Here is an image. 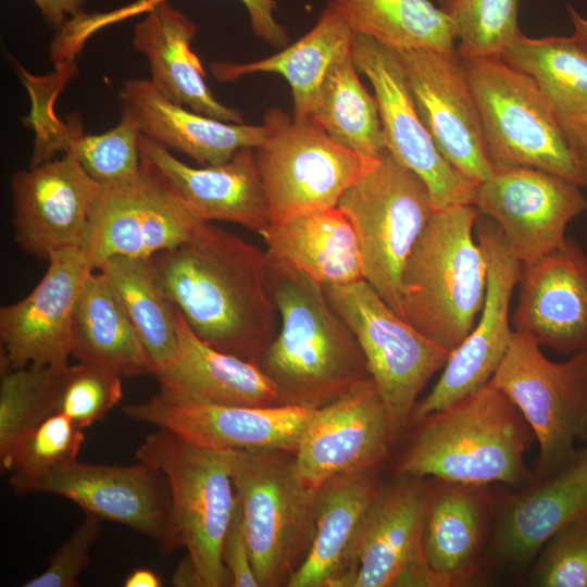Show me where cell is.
Segmentation results:
<instances>
[{
  "mask_svg": "<svg viewBox=\"0 0 587 587\" xmlns=\"http://www.w3.org/2000/svg\"><path fill=\"white\" fill-rule=\"evenodd\" d=\"M151 262L163 291L199 338L258 364L279 327L265 251L201 222Z\"/></svg>",
  "mask_w": 587,
  "mask_h": 587,
  "instance_id": "6da1fadb",
  "label": "cell"
},
{
  "mask_svg": "<svg viewBox=\"0 0 587 587\" xmlns=\"http://www.w3.org/2000/svg\"><path fill=\"white\" fill-rule=\"evenodd\" d=\"M268 285L279 327L258 364L282 405L320 409L370 378L354 334L322 284L268 258Z\"/></svg>",
  "mask_w": 587,
  "mask_h": 587,
  "instance_id": "7a4b0ae2",
  "label": "cell"
},
{
  "mask_svg": "<svg viewBox=\"0 0 587 587\" xmlns=\"http://www.w3.org/2000/svg\"><path fill=\"white\" fill-rule=\"evenodd\" d=\"M411 428L397 475L517 487L534 482L525 453L535 436L517 407L490 383Z\"/></svg>",
  "mask_w": 587,
  "mask_h": 587,
  "instance_id": "3957f363",
  "label": "cell"
},
{
  "mask_svg": "<svg viewBox=\"0 0 587 587\" xmlns=\"http://www.w3.org/2000/svg\"><path fill=\"white\" fill-rule=\"evenodd\" d=\"M479 215L474 204L435 210L402 273L404 320L450 352L474 328L485 301L486 261L473 233Z\"/></svg>",
  "mask_w": 587,
  "mask_h": 587,
  "instance_id": "277c9868",
  "label": "cell"
},
{
  "mask_svg": "<svg viewBox=\"0 0 587 587\" xmlns=\"http://www.w3.org/2000/svg\"><path fill=\"white\" fill-rule=\"evenodd\" d=\"M459 58L494 168L533 167L587 186V162L537 84L500 55Z\"/></svg>",
  "mask_w": 587,
  "mask_h": 587,
  "instance_id": "5b68a950",
  "label": "cell"
},
{
  "mask_svg": "<svg viewBox=\"0 0 587 587\" xmlns=\"http://www.w3.org/2000/svg\"><path fill=\"white\" fill-rule=\"evenodd\" d=\"M136 457L167 478L172 551L187 549L202 587L232 586L222 558L237 502L229 450L204 448L159 428L142 441Z\"/></svg>",
  "mask_w": 587,
  "mask_h": 587,
  "instance_id": "8992f818",
  "label": "cell"
},
{
  "mask_svg": "<svg viewBox=\"0 0 587 587\" xmlns=\"http://www.w3.org/2000/svg\"><path fill=\"white\" fill-rule=\"evenodd\" d=\"M229 466L260 587H287L313 544L316 490L290 452L229 450Z\"/></svg>",
  "mask_w": 587,
  "mask_h": 587,
  "instance_id": "52a82bcc",
  "label": "cell"
},
{
  "mask_svg": "<svg viewBox=\"0 0 587 587\" xmlns=\"http://www.w3.org/2000/svg\"><path fill=\"white\" fill-rule=\"evenodd\" d=\"M337 207L354 226L364 279L404 320V265L436 210L427 186L385 150L344 192Z\"/></svg>",
  "mask_w": 587,
  "mask_h": 587,
  "instance_id": "ba28073f",
  "label": "cell"
},
{
  "mask_svg": "<svg viewBox=\"0 0 587 587\" xmlns=\"http://www.w3.org/2000/svg\"><path fill=\"white\" fill-rule=\"evenodd\" d=\"M490 384L517 407L538 442L536 479L578 458L576 444L587 441V350L553 362L530 335L514 330Z\"/></svg>",
  "mask_w": 587,
  "mask_h": 587,
  "instance_id": "9c48e42d",
  "label": "cell"
},
{
  "mask_svg": "<svg viewBox=\"0 0 587 587\" xmlns=\"http://www.w3.org/2000/svg\"><path fill=\"white\" fill-rule=\"evenodd\" d=\"M263 124L266 136L254 148V159L270 224L337 207L375 159L347 149L308 118L297 120L279 108L268 109Z\"/></svg>",
  "mask_w": 587,
  "mask_h": 587,
  "instance_id": "30bf717a",
  "label": "cell"
},
{
  "mask_svg": "<svg viewBox=\"0 0 587 587\" xmlns=\"http://www.w3.org/2000/svg\"><path fill=\"white\" fill-rule=\"evenodd\" d=\"M325 292L362 349L397 441L411 428L420 394L451 352L397 314L365 279Z\"/></svg>",
  "mask_w": 587,
  "mask_h": 587,
  "instance_id": "8fae6325",
  "label": "cell"
},
{
  "mask_svg": "<svg viewBox=\"0 0 587 587\" xmlns=\"http://www.w3.org/2000/svg\"><path fill=\"white\" fill-rule=\"evenodd\" d=\"M398 476L364 512L333 587L429 586L422 552L427 480Z\"/></svg>",
  "mask_w": 587,
  "mask_h": 587,
  "instance_id": "7c38bea8",
  "label": "cell"
},
{
  "mask_svg": "<svg viewBox=\"0 0 587 587\" xmlns=\"http://www.w3.org/2000/svg\"><path fill=\"white\" fill-rule=\"evenodd\" d=\"M351 55L358 72L373 86L386 150L422 178L436 210L473 204L477 184L452 166L435 146L417 113L399 52L354 34Z\"/></svg>",
  "mask_w": 587,
  "mask_h": 587,
  "instance_id": "4fadbf2b",
  "label": "cell"
},
{
  "mask_svg": "<svg viewBox=\"0 0 587 587\" xmlns=\"http://www.w3.org/2000/svg\"><path fill=\"white\" fill-rule=\"evenodd\" d=\"M476 239L487 267L483 309L474 328L451 352L430 392L416 403L411 426L489 384L510 346L514 332L510 304L522 263L490 217L477 220Z\"/></svg>",
  "mask_w": 587,
  "mask_h": 587,
  "instance_id": "5bb4252c",
  "label": "cell"
},
{
  "mask_svg": "<svg viewBox=\"0 0 587 587\" xmlns=\"http://www.w3.org/2000/svg\"><path fill=\"white\" fill-rule=\"evenodd\" d=\"M473 204L498 224L522 264L560 247L570 222L587 211L579 185L533 167L496 168L477 184Z\"/></svg>",
  "mask_w": 587,
  "mask_h": 587,
  "instance_id": "9a60e30c",
  "label": "cell"
},
{
  "mask_svg": "<svg viewBox=\"0 0 587 587\" xmlns=\"http://www.w3.org/2000/svg\"><path fill=\"white\" fill-rule=\"evenodd\" d=\"M200 223L142 168L134 180L100 184L80 249L96 268L115 257L150 259Z\"/></svg>",
  "mask_w": 587,
  "mask_h": 587,
  "instance_id": "2e32d148",
  "label": "cell"
},
{
  "mask_svg": "<svg viewBox=\"0 0 587 587\" xmlns=\"http://www.w3.org/2000/svg\"><path fill=\"white\" fill-rule=\"evenodd\" d=\"M316 409L301 405L243 407L196 402L162 389L129 404V419L175 433L217 450H279L296 454Z\"/></svg>",
  "mask_w": 587,
  "mask_h": 587,
  "instance_id": "e0dca14e",
  "label": "cell"
},
{
  "mask_svg": "<svg viewBox=\"0 0 587 587\" xmlns=\"http://www.w3.org/2000/svg\"><path fill=\"white\" fill-rule=\"evenodd\" d=\"M95 270L80 248L55 251L32 292L0 309L1 371L68 364L74 308Z\"/></svg>",
  "mask_w": 587,
  "mask_h": 587,
  "instance_id": "ac0fdd59",
  "label": "cell"
},
{
  "mask_svg": "<svg viewBox=\"0 0 587 587\" xmlns=\"http://www.w3.org/2000/svg\"><path fill=\"white\" fill-rule=\"evenodd\" d=\"M395 442L386 407L370 377L314 411L295 454L296 470L316 490L336 475L378 470Z\"/></svg>",
  "mask_w": 587,
  "mask_h": 587,
  "instance_id": "d6986e66",
  "label": "cell"
},
{
  "mask_svg": "<svg viewBox=\"0 0 587 587\" xmlns=\"http://www.w3.org/2000/svg\"><path fill=\"white\" fill-rule=\"evenodd\" d=\"M398 52L417 113L439 152L473 183L489 178L495 168L478 105L458 52Z\"/></svg>",
  "mask_w": 587,
  "mask_h": 587,
  "instance_id": "ffe728a7",
  "label": "cell"
},
{
  "mask_svg": "<svg viewBox=\"0 0 587 587\" xmlns=\"http://www.w3.org/2000/svg\"><path fill=\"white\" fill-rule=\"evenodd\" d=\"M99 186L71 152L15 172L10 188L18 247L47 261L55 251L80 248Z\"/></svg>",
  "mask_w": 587,
  "mask_h": 587,
  "instance_id": "44dd1931",
  "label": "cell"
},
{
  "mask_svg": "<svg viewBox=\"0 0 587 587\" xmlns=\"http://www.w3.org/2000/svg\"><path fill=\"white\" fill-rule=\"evenodd\" d=\"M32 492L64 497L86 514L123 524L153 539L163 553H171V488L154 466L62 464L45 475Z\"/></svg>",
  "mask_w": 587,
  "mask_h": 587,
  "instance_id": "7402d4cb",
  "label": "cell"
},
{
  "mask_svg": "<svg viewBox=\"0 0 587 587\" xmlns=\"http://www.w3.org/2000/svg\"><path fill=\"white\" fill-rule=\"evenodd\" d=\"M139 150L143 171L200 222H230L258 234L270 225L254 148H241L227 162L202 167L185 164L141 135Z\"/></svg>",
  "mask_w": 587,
  "mask_h": 587,
  "instance_id": "603a6c76",
  "label": "cell"
},
{
  "mask_svg": "<svg viewBox=\"0 0 587 587\" xmlns=\"http://www.w3.org/2000/svg\"><path fill=\"white\" fill-rule=\"evenodd\" d=\"M513 328L562 354L587 350V252L573 238L522 264Z\"/></svg>",
  "mask_w": 587,
  "mask_h": 587,
  "instance_id": "cb8c5ba5",
  "label": "cell"
},
{
  "mask_svg": "<svg viewBox=\"0 0 587 587\" xmlns=\"http://www.w3.org/2000/svg\"><path fill=\"white\" fill-rule=\"evenodd\" d=\"M495 512L489 485L427 479L422 552L429 586H462L477 576Z\"/></svg>",
  "mask_w": 587,
  "mask_h": 587,
  "instance_id": "d4e9b609",
  "label": "cell"
},
{
  "mask_svg": "<svg viewBox=\"0 0 587 587\" xmlns=\"http://www.w3.org/2000/svg\"><path fill=\"white\" fill-rule=\"evenodd\" d=\"M495 513L492 557L513 570L528 565L563 527L587 515V459L511 495Z\"/></svg>",
  "mask_w": 587,
  "mask_h": 587,
  "instance_id": "484cf974",
  "label": "cell"
},
{
  "mask_svg": "<svg viewBox=\"0 0 587 587\" xmlns=\"http://www.w3.org/2000/svg\"><path fill=\"white\" fill-rule=\"evenodd\" d=\"M122 117L138 133L182 152L201 166L220 165L241 148H255L266 126L228 123L199 114L165 98L147 78H129L120 90Z\"/></svg>",
  "mask_w": 587,
  "mask_h": 587,
  "instance_id": "4316f807",
  "label": "cell"
},
{
  "mask_svg": "<svg viewBox=\"0 0 587 587\" xmlns=\"http://www.w3.org/2000/svg\"><path fill=\"white\" fill-rule=\"evenodd\" d=\"M177 346L173 360L154 377L160 389L191 401L225 405H282L271 378L255 362L208 345L177 309Z\"/></svg>",
  "mask_w": 587,
  "mask_h": 587,
  "instance_id": "83f0119b",
  "label": "cell"
},
{
  "mask_svg": "<svg viewBox=\"0 0 587 587\" xmlns=\"http://www.w3.org/2000/svg\"><path fill=\"white\" fill-rule=\"evenodd\" d=\"M134 28L133 47L146 55L151 83L168 100L215 120L243 124L240 111L221 103L190 45L197 25L168 1L150 8Z\"/></svg>",
  "mask_w": 587,
  "mask_h": 587,
  "instance_id": "f1b7e54d",
  "label": "cell"
},
{
  "mask_svg": "<svg viewBox=\"0 0 587 587\" xmlns=\"http://www.w3.org/2000/svg\"><path fill=\"white\" fill-rule=\"evenodd\" d=\"M260 235L270 259L307 274L324 287L364 279L354 226L338 207L270 224Z\"/></svg>",
  "mask_w": 587,
  "mask_h": 587,
  "instance_id": "f546056e",
  "label": "cell"
},
{
  "mask_svg": "<svg viewBox=\"0 0 587 587\" xmlns=\"http://www.w3.org/2000/svg\"><path fill=\"white\" fill-rule=\"evenodd\" d=\"M96 270L76 301L71 357L122 377L153 375L150 355L108 277Z\"/></svg>",
  "mask_w": 587,
  "mask_h": 587,
  "instance_id": "4dcf8cb0",
  "label": "cell"
},
{
  "mask_svg": "<svg viewBox=\"0 0 587 587\" xmlns=\"http://www.w3.org/2000/svg\"><path fill=\"white\" fill-rule=\"evenodd\" d=\"M377 470L336 475L315 492V536L287 587H333L358 525L379 489Z\"/></svg>",
  "mask_w": 587,
  "mask_h": 587,
  "instance_id": "1f68e13d",
  "label": "cell"
},
{
  "mask_svg": "<svg viewBox=\"0 0 587 587\" xmlns=\"http://www.w3.org/2000/svg\"><path fill=\"white\" fill-rule=\"evenodd\" d=\"M353 36L344 18L326 5L305 35L277 53L249 63L214 62L210 68L220 82H235L255 73L283 76L291 89L292 116L302 120L307 117L329 67L351 50Z\"/></svg>",
  "mask_w": 587,
  "mask_h": 587,
  "instance_id": "d6a6232c",
  "label": "cell"
},
{
  "mask_svg": "<svg viewBox=\"0 0 587 587\" xmlns=\"http://www.w3.org/2000/svg\"><path fill=\"white\" fill-rule=\"evenodd\" d=\"M30 117L37 136L29 166L62 151L75 154L86 173L99 184L126 183L142 174L140 134L126 118L122 117L102 134L88 135L84 134L78 117L64 124L46 107L35 109Z\"/></svg>",
  "mask_w": 587,
  "mask_h": 587,
  "instance_id": "836d02e7",
  "label": "cell"
},
{
  "mask_svg": "<svg viewBox=\"0 0 587 587\" xmlns=\"http://www.w3.org/2000/svg\"><path fill=\"white\" fill-rule=\"evenodd\" d=\"M354 34L397 51L457 53L449 16L429 0H327Z\"/></svg>",
  "mask_w": 587,
  "mask_h": 587,
  "instance_id": "e575fe53",
  "label": "cell"
},
{
  "mask_svg": "<svg viewBox=\"0 0 587 587\" xmlns=\"http://www.w3.org/2000/svg\"><path fill=\"white\" fill-rule=\"evenodd\" d=\"M305 118L363 157L376 158L386 150L376 98L361 83L351 50L329 67Z\"/></svg>",
  "mask_w": 587,
  "mask_h": 587,
  "instance_id": "d590c367",
  "label": "cell"
},
{
  "mask_svg": "<svg viewBox=\"0 0 587 587\" xmlns=\"http://www.w3.org/2000/svg\"><path fill=\"white\" fill-rule=\"evenodd\" d=\"M500 57L537 84L563 121L587 116V45L576 36L520 33Z\"/></svg>",
  "mask_w": 587,
  "mask_h": 587,
  "instance_id": "8d00e7d4",
  "label": "cell"
},
{
  "mask_svg": "<svg viewBox=\"0 0 587 587\" xmlns=\"http://www.w3.org/2000/svg\"><path fill=\"white\" fill-rule=\"evenodd\" d=\"M102 272L121 299L153 363V376L173 360L177 346V308L170 301L150 259L111 258Z\"/></svg>",
  "mask_w": 587,
  "mask_h": 587,
  "instance_id": "74e56055",
  "label": "cell"
},
{
  "mask_svg": "<svg viewBox=\"0 0 587 587\" xmlns=\"http://www.w3.org/2000/svg\"><path fill=\"white\" fill-rule=\"evenodd\" d=\"M65 365L1 371L0 464L12 472L27 436L58 412L61 378Z\"/></svg>",
  "mask_w": 587,
  "mask_h": 587,
  "instance_id": "f35d334b",
  "label": "cell"
},
{
  "mask_svg": "<svg viewBox=\"0 0 587 587\" xmlns=\"http://www.w3.org/2000/svg\"><path fill=\"white\" fill-rule=\"evenodd\" d=\"M460 39L458 55H500L521 33L519 0H439Z\"/></svg>",
  "mask_w": 587,
  "mask_h": 587,
  "instance_id": "ab89813d",
  "label": "cell"
},
{
  "mask_svg": "<svg viewBox=\"0 0 587 587\" xmlns=\"http://www.w3.org/2000/svg\"><path fill=\"white\" fill-rule=\"evenodd\" d=\"M83 430L61 412L43 420L18 450L10 476L13 490L22 496L32 494L33 487L50 471L77 460L85 441Z\"/></svg>",
  "mask_w": 587,
  "mask_h": 587,
  "instance_id": "60d3db41",
  "label": "cell"
},
{
  "mask_svg": "<svg viewBox=\"0 0 587 587\" xmlns=\"http://www.w3.org/2000/svg\"><path fill=\"white\" fill-rule=\"evenodd\" d=\"M122 376L107 369L78 362L64 367L58 412L80 428L102 420L123 397Z\"/></svg>",
  "mask_w": 587,
  "mask_h": 587,
  "instance_id": "b9f144b4",
  "label": "cell"
},
{
  "mask_svg": "<svg viewBox=\"0 0 587 587\" xmlns=\"http://www.w3.org/2000/svg\"><path fill=\"white\" fill-rule=\"evenodd\" d=\"M541 587H587V515L559 530L541 549L533 571Z\"/></svg>",
  "mask_w": 587,
  "mask_h": 587,
  "instance_id": "7bdbcfd3",
  "label": "cell"
},
{
  "mask_svg": "<svg viewBox=\"0 0 587 587\" xmlns=\"http://www.w3.org/2000/svg\"><path fill=\"white\" fill-rule=\"evenodd\" d=\"M101 520L85 514L84 521L51 555L48 567L23 587H73L90 562L89 551L101 533Z\"/></svg>",
  "mask_w": 587,
  "mask_h": 587,
  "instance_id": "ee69618b",
  "label": "cell"
},
{
  "mask_svg": "<svg viewBox=\"0 0 587 587\" xmlns=\"http://www.w3.org/2000/svg\"><path fill=\"white\" fill-rule=\"evenodd\" d=\"M167 0H137L130 4L107 12L105 17L110 24L123 21L130 16L146 13L159 2ZM246 7L250 25L254 35L274 48L283 49L289 43L286 28L274 17L277 8L275 0H240Z\"/></svg>",
  "mask_w": 587,
  "mask_h": 587,
  "instance_id": "f6af8a7d",
  "label": "cell"
},
{
  "mask_svg": "<svg viewBox=\"0 0 587 587\" xmlns=\"http://www.w3.org/2000/svg\"><path fill=\"white\" fill-rule=\"evenodd\" d=\"M222 558L229 573L233 587H260L252 565L238 498L232 522L223 541Z\"/></svg>",
  "mask_w": 587,
  "mask_h": 587,
  "instance_id": "bcb514c9",
  "label": "cell"
},
{
  "mask_svg": "<svg viewBox=\"0 0 587 587\" xmlns=\"http://www.w3.org/2000/svg\"><path fill=\"white\" fill-rule=\"evenodd\" d=\"M47 23L61 29L70 20L85 13L86 0H33Z\"/></svg>",
  "mask_w": 587,
  "mask_h": 587,
  "instance_id": "7dc6e473",
  "label": "cell"
},
{
  "mask_svg": "<svg viewBox=\"0 0 587 587\" xmlns=\"http://www.w3.org/2000/svg\"><path fill=\"white\" fill-rule=\"evenodd\" d=\"M171 583L175 587H202L197 569L188 554L177 564Z\"/></svg>",
  "mask_w": 587,
  "mask_h": 587,
  "instance_id": "c3c4849f",
  "label": "cell"
},
{
  "mask_svg": "<svg viewBox=\"0 0 587 587\" xmlns=\"http://www.w3.org/2000/svg\"><path fill=\"white\" fill-rule=\"evenodd\" d=\"M162 578L152 570L140 567L134 570L124 580L125 587H161Z\"/></svg>",
  "mask_w": 587,
  "mask_h": 587,
  "instance_id": "681fc988",
  "label": "cell"
},
{
  "mask_svg": "<svg viewBox=\"0 0 587 587\" xmlns=\"http://www.w3.org/2000/svg\"><path fill=\"white\" fill-rule=\"evenodd\" d=\"M567 132L587 162V126L576 121H564Z\"/></svg>",
  "mask_w": 587,
  "mask_h": 587,
  "instance_id": "f907efd6",
  "label": "cell"
},
{
  "mask_svg": "<svg viewBox=\"0 0 587 587\" xmlns=\"http://www.w3.org/2000/svg\"><path fill=\"white\" fill-rule=\"evenodd\" d=\"M567 8L575 28L574 36L587 45V20L580 16L572 5H569Z\"/></svg>",
  "mask_w": 587,
  "mask_h": 587,
  "instance_id": "816d5d0a",
  "label": "cell"
},
{
  "mask_svg": "<svg viewBox=\"0 0 587 587\" xmlns=\"http://www.w3.org/2000/svg\"><path fill=\"white\" fill-rule=\"evenodd\" d=\"M579 457L587 459V441L586 445L578 451Z\"/></svg>",
  "mask_w": 587,
  "mask_h": 587,
  "instance_id": "f5cc1de1",
  "label": "cell"
},
{
  "mask_svg": "<svg viewBox=\"0 0 587 587\" xmlns=\"http://www.w3.org/2000/svg\"><path fill=\"white\" fill-rule=\"evenodd\" d=\"M574 121L579 122V123H582V124H584V125L587 126V116H584V117H582V118L574 120Z\"/></svg>",
  "mask_w": 587,
  "mask_h": 587,
  "instance_id": "db71d44e",
  "label": "cell"
}]
</instances>
